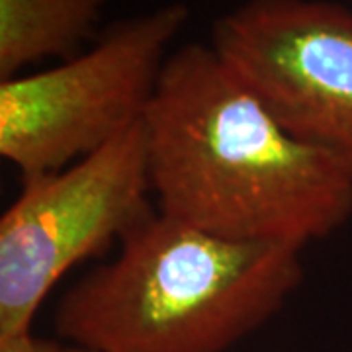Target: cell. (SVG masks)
<instances>
[{"label": "cell", "instance_id": "obj_3", "mask_svg": "<svg viewBox=\"0 0 352 352\" xmlns=\"http://www.w3.org/2000/svg\"><path fill=\"white\" fill-rule=\"evenodd\" d=\"M188 18L182 2L127 16L75 59L2 80L0 155L25 180L63 170L143 124Z\"/></svg>", "mask_w": 352, "mask_h": 352}, {"label": "cell", "instance_id": "obj_6", "mask_svg": "<svg viewBox=\"0 0 352 352\" xmlns=\"http://www.w3.org/2000/svg\"><path fill=\"white\" fill-rule=\"evenodd\" d=\"M108 0H0V82L32 65L75 59L100 36Z\"/></svg>", "mask_w": 352, "mask_h": 352}, {"label": "cell", "instance_id": "obj_5", "mask_svg": "<svg viewBox=\"0 0 352 352\" xmlns=\"http://www.w3.org/2000/svg\"><path fill=\"white\" fill-rule=\"evenodd\" d=\"M210 45L294 139L352 178V12L333 0H245Z\"/></svg>", "mask_w": 352, "mask_h": 352}, {"label": "cell", "instance_id": "obj_1", "mask_svg": "<svg viewBox=\"0 0 352 352\" xmlns=\"http://www.w3.org/2000/svg\"><path fill=\"white\" fill-rule=\"evenodd\" d=\"M143 126L163 215L302 249L351 219V176L284 131L210 43L170 53Z\"/></svg>", "mask_w": 352, "mask_h": 352}, {"label": "cell", "instance_id": "obj_2", "mask_svg": "<svg viewBox=\"0 0 352 352\" xmlns=\"http://www.w3.org/2000/svg\"><path fill=\"white\" fill-rule=\"evenodd\" d=\"M65 292L53 331L82 352H229L302 286V247L231 241L155 210Z\"/></svg>", "mask_w": 352, "mask_h": 352}, {"label": "cell", "instance_id": "obj_4", "mask_svg": "<svg viewBox=\"0 0 352 352\" xmlns=\"http://www.w3.org/2000/svg\"><path fill=\"white\" fill-rule=\"evenodd\" d=\"M149 194L143 124L63 170L22 180L0 217V340L32 333L71 268L120 245L157 210Z\"/></svg>", "mask_w": 352, "mask_h": 352}, {"label": "cell", "instance_id": "obj_7", "mask_svg": "<svg viewBox=\"0 0 352 352\" xmlns=\"http://www.w3.org/2000/svg\"><path fill=\"white\" fill-rule=\"evenodd\" d=\"M0 352H69V349L59 340L43 339L32 331L20 337L0 340Z\"/></svg>", "mask_w": 352, "mask_h": 352}, {"label": "cell", "instance_id": "obj_8", "mask_svg": "<svg viewBox=\"0 0 352 352\" xmlns=\"http://www.w3.org/2000/svg\"><path fill=\"white\" fill-rule=\"evenodd\" d=\"M69 349V352H82V351H76V349H71V346H67Z\"/></svg>", "mask_w": 352, "mask_h": 352}]
</instances>
